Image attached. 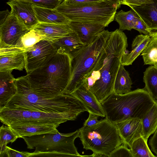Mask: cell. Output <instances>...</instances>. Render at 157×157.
<instances>
[{
  "label": "cell",
  "instance_id": "30",
  "mask_svg": "<svg viewBox=\"0 0 157 157\" xmlns=\"http://www.w3.org/2000/svg\"><path fill=\"white\" fill-rule=\"evenodd\" d=\"M43 40H46L45 36L33 29L21 37L16 46L25 50Z\"/></svg>",
  "mask_w": 157,
  "mask_h": 157
},
{
  "label": "cell",
  "instance_id": "6",
  "mask_svg": "<svg viewBox=\"0 0 157 157\" xmlns=\"http://www.w3.org/2000/svg\"><path fill=\"white\" fill-rule=\"evenodd\" d=\"M79 137V131L68 133H48L24 136L23 138L29 149L35 151L28 153V157L33 156L92 157L82 155L75 146V139Z\"/></svg>",
  "mask_w": 157,
  "mask_h": 157
},
{
  "label": "cell",
  "instance_id": "13",
  "mask_svg": "<svg viewBox=\"0 0 157 157\" xmlns=\"http://www.w3.org/2000/svg\"><path fill=\"white\" fill-rule=\"evenodd\" d=\"M13 12L29 30L33 29L39 22L36 17L33 4L28 2L11 0L6 2Z\"/></svg>",
  "mask_w": 157,
  "mask_h": 157
},
{
  "label": "cell",
  "instance_id": "15",
  "mask_svg": "<svg viewBox=\"0 0 157 157\" xmlns=\"http://www.w3.org/2000/svg\"><path fill=\"white\" fill-rule=\"evenodd\" d=\"M76 98L85 107L87 111L102 117L105 114L101 104L94 94L81 85L71 94Z\"/></svg>",
  "mask_w": 157,
  "mask_h": 157
},
{
  "label": "cell",
  "instance_id": "28",
  "mask_svg": "<svg viewBox=\"0 0 157 157\" xmlns=\"http://www.w3.org/2000/svg\"><path fill=\"white\" fill-rule=\"evenodd\" d=\"M141 55L145 65H153L157 63V33H153Z\"/></svg>",
  "mask_w": 157,
  "mask_h": 157
},
{
  "label": "cell",
  "instance_id": "14",
  "mask_svg": "<svg viewBox=\"0 0 157 157\" xmlns=\"http://www.w3.org/2000/svg\"><path fill=\"white\" fill-rule=\"evenodd\" d=\"M124 144L130 148L133 141L143 136V127L141 119L131 118L116 123Z\"/></svg>",
  "mask_w": 157,
  "mask_h": 157
},
{
  "label": "cell",
  "instance_id": "24",
  "mask_svg": "<svg viewBox=\"0 0 157 157\" xmlns=\"http://www.w3.org/2000/svg\"><path fill=\"white\" fill-rule=\"evenodd\" d=\"M143 137L146 141L157 129V100L141 119Z\"/></svg>",
  "mask_w": 157,
  "mask_h": 157
},
{
  "label": "cell",
  "instance_id": "39",
  "mask_svg": "<svg viewBox=\"0 0 157 157\" xmlns=\"http://www.w3.org/2000/svg\"><path fill=\"white\" fill-rule=\"evenodd\" d=\"M10 13L8 10L1 11L0 12V24H2Z\"/></svg>",
  "mask_w": 157,
  "mask_h": 157
},
{
  "label": "cell",
  "instance_id": "23",
  "mask_svg": "<svg viewBox=\"0 0 157 157\" xmlns=\"http://www.w3.org/2000/svg\"><path fill=\"white\" fill-rule=\"evenodd\" d=\"M57 49L71 54L84 45L75 32L53 42Z\"/></svg>",
  "mask_w": 157,
  "mask_h": 157
},
{
  "label": "cell",
  "instance_id": "16",
  "mask_svg": "<svg viewBox=\"0 0 157 157\" xmlns=\"http://www.w3.org/2000/svg\"><path fill=\"white\" fill-rule=\"evenodd\" d=\"M69 25L84 45L90 43L106 27L100 24L73 21H71Z\"/></svg>",
  "mask_w": 157,
  "mask_h": 157
},
{
  "label": "cell",
  "instance_id": "27",
  "mask_svg": "<svg viewBox=\"0 0 157 157\" xmlns=\"http://www.w3.org/2000/svg\"><path fill=\"white\" fill-rule=\"evenodd\" d=\"M143 81L145 88L151 96L157 100V68L151 65L144 72Z\"/></svg>",
  "mask_w": 157,
  "mask_h": 157
},
{
  "label": "cell",
  "instance_id": "34",
  "mask_svg": "<svg viewBox=\"0 0 157 157\" xmlns=\"http://www.w3.org/2000/svg\"><path fill=\"white\" fill-rule=\"evenodd\" d=\"M28 153L26 151H19L6 146L4 153L0 157H28Z\"/></svg>",
  "mask_w": 157,
  "mask_h": 157
},
{
  "label": "cell",
  "instance_id": "36",
  "mask_svg": "<svg viewBox=\"0 0 157 157\" xmlns=\"http://www.w3.org/2000/svg\"><path fill=\"white\" fill-rule=\"evenodd\" d=\"M99 116L91 113H89V116L83 124V126H91L98 123L100 121L98 120Z\"/></svg>",
  "mask_w": 157,
  "mask_h": 157
},
{
  "label": "cell",
  "instance_id": "33",
  "mask_svg": "<svg viewBox=\"0 0 157 157\" xmlns=\"http://www.w3.org/2000/svg\"><path fill=\"white\" fill-rule=\"evenodd\" d=\"M133 157L130 149L123 144L115 149L108 156V157Z\"/></svg>",
  "mask_w": 157,
  "mask_h": 157
},
{
  "label": "cell",
  "instance_id": "20",
  "mask_svg": "<svg viewBox=\"0 0 157 157\" xmlns=\"http://www.w3.org/2000/svg\"><path fill=\"white\" fill-rule=\"evenodd\" d=\"M11 72H0V108L16 93L15 78Z\"/></svg>",
  "mask_w": 157,
  "mask_h": 157
},
{
  "label": "cell",
  "instance_id": "19",
  "mask_svg": "<svg viewBox=\"0 0 157 157\" xmlns=\"http://www.w3.org/2000/svg\"><path fill=\"white\" fill-rule=\"evenodd\" d=\"M33 6L39 23L67 24L71 21L56 9L41 7L33 4Z\"/></svg>",
  "mask_w": 157,
  "mask_h": 157
},
{
  "label": "cell",
  "instance_id": "3",
  "mask_svg": "<svg viewBox=\"0 0 157 157\" xmlns=\"http://www.w3.org/2000/svg\"><path fill=\"white\" fill-rule=\"evenodd\" d=\"M128 45L127 37L122 31L117 29L111 32L100 77L89 89L101 104L113 93L116 78Z\"/></svg>",
  "mask_w": 157,
  "mask_h": 157
},
{
  "label": "cell",
  "instance_id": "1",
  "mask_svg": "<svg viewBox=\"0 0 157 157\" xmlns=\"http://www.w3.org/2000/svg\"><path fill=\"white\" fill-rule=\"evenodd\" d=\"M15 81L16 93L3 108L79 115L87 111L84 106L71 95L52 96L36 91L31 87L26 75L15 78Z\"/></svg>",
  "mask_w": 157,
  "mask_h": 157
},
{
  "label": "cell",
  "instance_id": "26",
  "mask_svg": "<svg viewBox=\"0 0 157 157\" xmlns=\"http://www.w3.org/2000/svg\"><path fill=\"white\" fill-rule=\"evenodd\" d=\"M140 17L132 10L125 12L121 10L115 14V20L118 23L119 29L122 31L134 29Z\"/></svg>",
  "mask_w": 157,
  "mask_h": 157
},
{
  "label": "cell",
  "instance_id": "22",
  "mask_svg": "<svg viewBox=\"0 0 157 157\" xmlns=\"http://www.w3.org/2000/svg\"><path fill=\"white\" fill-rule=\"evenodd\" d=\"M150 38L149 36L143 34L136 36L132 41L131 51L123 55L121 64L124 66L132 65L146 48Z\"/></svg>",
  "mask_w": 157,
  "mask_h": 157
},
{
  "label": "cell",
  "instance_id": "9",
  "mask_svg": "<svg viewBox=\"0 0 157 157\" xmlns=\"http://www.w3.org/2000/svg\"><path fill=\"white\" fill-rule=\"evenodd\" d=\"M79 115L73 113H55L33 110L0 109V120L10 126L23 124L52 125L57 128L61 123L75 120Z\"/></svg>",
  "mask_w": 157,
  "mask_h": 157
},
{
  "label": "cell",
  "instance_id": "2",
  "mask_svg": "<svg viewBox=\"0 0 157 157\" xmlns=\"http://www.w3.org/2000/svg\"><path fill=\"white\" fill-rule=\"evenodd\" d=\"M71 75V55L59 50L45 65L26 75L34 90L52 96L64 94Z\"/></svg>",
  "mask_w": 157,
  "mask_h": 157
},
{
  "label": "cell",
  "instance_id": "12",
  "mask_svg": "<svg viewBox=\"0 0 157 157\" xmlns=\"http://www.w3.org/2000/svg\"><path fill=\"white\" fill-rule=\"evenodd\" d=\"M25 50L16 46L0 44V72L22 71L25 67Z\"/></svg>",
  "mask_w": 157,
  "mask_h": 157
},
{
  "label": "cell",
  "instance_id": "10",
  "mask_svg": "<svg viewBox=\"0 0 157 157\" xmlns=\"http://www.w3.org/2000/svg\"><path fill=\"white\" fill-rule=\"evenodd\" d=\"M52 41L43 40L25 50V68L28 73L45 65L56 55Z\"/></svg>",
  "mask_w": 157,
  "mask_h": 157
},
{
  "label": "cell",
  "instance_id": "11",
  "mask_svg": "<svg viewBox=\"0 0 157 157\" xmlns=\"http://www.w3.org/2000/svg\"><path fill=\"white\" fill-rule=\"evenodd\" d=\"M28 30L12 11L0 24V44L16 46L20 38Z\"/></svg>",
  "mask_w": 157,
  "mask_h": 157
},
{
  "label": "cell",
  "instance_id": "35",
  "mask_svg": "<svg viewBox=\"0 0 157 157\" xmlns=\"http://www.w3.org/2000/svg\"><path fill=\"white\" fill-rule=\"evenodd\" d=\"M104 0H63L62 3L69 5L79 6L94 4Z\"/></svg>",
  "mask_w": 157,
  "mask_h": 157
},
{
  "label": "cell",
  "instance_id": "31",
  "mask_svg": "<svg viewBox=\"0 0 157 157\" xmlns=\"http://www.w3.org/2000/svg\"><path fill=\"white\" fill-rule=\"evenodd\" d=\"M19 138L18 136L8 126H2L0 128V157L4 153L7 145Z\"/></svg>",
  "mask_w": 157,
  "mask_h": 157
},
{
  "label": "cell",
  "instance_id": "37",
  "mask_svg": "<svg viewBox=\"0 0 157 157\" xmlns=\"http://www.w3.org/2000/svg\"><path fill=\"white\" fill-rule=\"evenodd\" d=\"M147 2L146 0H122L121 4L127 5L131 8L140 6Z\"/></svg>",
  "mask_w": 157,
  "mask_h": 157
},
{
  "label": "cell",
  "instance_id": "29",
  "mask_svg": "<svg viewBox=\"0 0 157 157\" xmlns=\"http://www.w3.org/2000/svg\"><path fill=\"white\" fill-rule=\"evenodd\" d=\"M133 157H155L144 138L141 136L134 140L130 147Z\"/></svg>",
  "mask_w": 157,
  "mask_h": 157
},
{
  "label": "cell",
  "instance_id": "21",
  "mask_svg": "<svg viewBox=\"0 0 157 157\" xmlns=\"http://www.w3.org/2000/svg\"><path fill=\"white\" fill-rule=\"evenodd\" d=\"M18 136L19 138L24 136H31L48 133L59 132L57 128L54 126L38 124H23L8 126Z\"/></svg>",
  "mask_w": 157,
  "mask_h": 157
},
{
  "label": "cell",
  "instance_id": "7",
  "mask_svg": "<svg viewBox=\"0 0 157 157\" xmlns=\"http://www.w3.org/2000/svg\"><path fill=\"white\" fill-rule=\"evenodd\" d=\"M78 130L83 147L93 151L92 157H108L123 143L116 124L106 118L93 126H83Z\"/></svg>",
  "mask_w": 157,
  "mask_h": 157
},
{
  "label": "cell",
  "instance_id": "38",
  "mask_svg": "<svg viewBox=\"0 0 157 157\" xmlns=\"http://www.w3.org/2000/svg\"><path fill=\"white\" fill-rule=\"evenodd\" d=\"M149 144L151 150L155 153L157 157V129L150 138Z\"/></svg>",
  "mask_w": 157,
  "mask_h": 157
},
{
  "label": "cell",
  "instance_id": "40",
  "mask_svg": "<svg viewBox=\"0 0 157 157\" xmlns=\"http://www.w3.org/2000/svg\"><path fill=\"white\" fill-rule=\"evenodd\" d=\"M114 4L117 6V9L121 7L122 0H106Z\"/></svg>",
  "mask_w": 157,
  "mask_h": 157
},
{
  "label": "cell",
  "instance_id": "18",
  "mask_svg": "<svg viewBox=\"0 0 157 157\" xmlns=\"http://www.w3.org/2000/svg\"><path fill=\"white\" fill-rule=\"evenodd\" d=\"M33 29L53 42L74 32L69 24L39 23Z\"/></svg>",
  "mask_w": 157,
  "mask_h": 157
},
{
  "label": "cell",
  "instance_id": "25",
  "mask_svg": "<svg viewBox=\"0 0 157 157\" xmlns=\"http://www.w3.org/2000/svg\"><path fill=\"white\" fill-rule=\"evenodd\" d=\"M132 84L128 72L121 64L115 80L113 93L118 94L127 93L131 91Z\"/></svg>",
  "mask_w": 157,
  "mask_h": 157
},
{
  "label": "cell",
  "instance_id": "8",
  "mask_svg": "<svg viewBox=\"0 0 157 157\" xmlns=\"http://www.w3.org/2000/svg\"><path fill=\"white\" fill-rule=\"evenodd\" d=\"M71 21L101 24L106 27L114 20L117 8L106 0L94 4L71 6L62 2L56 9Z\"/></svg>",
  "mask_w": 157,
  "mask_h": 157
},
{
  "label": "cell",
  "instance_id": "32",
  "mask_svg": "<svg viewBox=\"0 0 157 157\" xmlns=\"http://www.w3.org/2000/svg\"><path fill=\"white\" fill-rule=\"evenodd\" d=\"M10 1L11 0H7ZM28 2L38 6L55 9L62 2L63 0H19Z\"/></svg>",
  "mask_w": 157,
  "mask_h": 157
},
{
  "label": "cell",
  "instance_id": "5",
  "mask_svg": "<svg viewBox=\"0 0 157 157\" xmlns=\"http://www.w3.org/2000/svg\"><path fill=\"white\" fill-rule=\"evenodd\" d=\"M111 32L104 30L90 43L84 45L70 54L72 75L64 94L71 95L81 85L104 50Z\"/></svg>",
  "mask_w": 157,
  "mask_h": 157
},
{
  "label": "cell",
  "instance_id": "41",
  "mask_svg": "<svg viewBox=\"0 0 157 157\" xmlns=\"http://www.w3.org/2000/svg\"><path fill=\"white\" fill-rule=\"evenodd\" d=\"M153 65L155 67H156L157 68V63H155V64H154Z\"/></svg>",
  "mask_w": 157,
  "mask_h": 157
},
{
  "label": "cell",
  "instance_id": "17",
  "mask_svg": "<svg viewBox=\"0 0 157 157\" xmlns=\"http://www.w3.org/2000/svg\"><path fill=\"white\" fill-rule=\"evenodd\" d=\"M140 6L132 7L152 32L157 33V0H146Z\"/></svg>",
  "mask_w": 157,
  "mask_h": 157
},
{
  "label": "cell",
  "instance_id": "4",
  "mask_svg": "<svg viewBox=\"0 0 157 157\" xmlns=\"http://www.w3.org/2000/svg\"><path fill=\"white\" fill-rule=\"evenodd\" d=\"M156 101L144 88L123 94L113 93L101 105L105 118L116 124L131 118L141 119Z\"/></svg>",
  "mask_w": 157,
  "mask_h": 157
}]
</instances>
